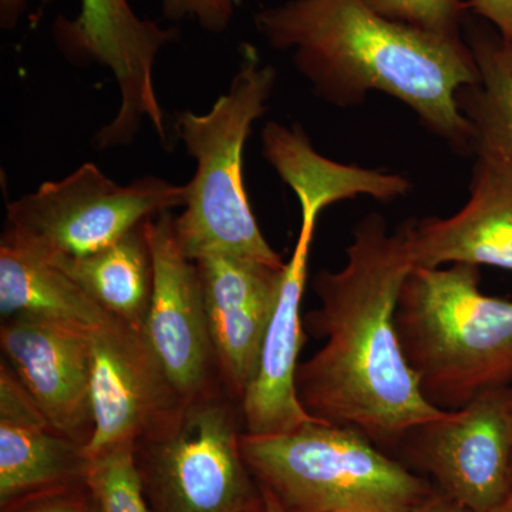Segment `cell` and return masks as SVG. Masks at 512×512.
I'll list each match as a JSON object with an SVG mask.
<instances>
[{
    "label": "cell",
    "instance_id": "cell-1",
    "mask_svg": "<svg viewBox=\"0 0 512 512\" xmlns=\"http://www.w3.org/2000/svg\"><path fill=\"white\" fill-rule=\"evenodd\" d=\"M413 266L403 225L390 232L383 215L370 212L353 229L345 265L316 275L319 308L303 318L306 333L326 339L299 365L303 409L380 448L446 412L427 402L397 333V302Z\"/></svg>",
    "mask_w": 512,
    "mask_h": 512
},
{
    "label": "cell",
    "instance_id": "cell-2",
    "mask_svg": "<svg viewBox=\"0 0 512 512\" xmlns=\"http://www.w3.org/2000/svg\"><path fill=\"white\" fill-rule=\"evenodd\" d=\"M255 25L278 50H293L298 72L338 107L367 94L394 97L460 154L476 151L473 124L457 94L480 83L470 43L396 22L363 0H288L259 10Z\"/></svg>",
    "mask_w": 512,
    "mask_h": 512
},
{
    "label": "cell",
    "instance_id": "cell-3",
    "mask_svg": "<svg viewBox=\"0 0 512 512\" xmlns=\"http://www.w3.org/2000/svg\"><path fill=\"white\" fill-rule=\"evenodd\" d=\"M396 328L427 402L458 410L512 383V301L480 291V266H413Z\"/></svg>",
    "mask_w": 512,
    "mask_h": 512
},
{
    "label": "cell",
    "instance_id": "cell-4",
    "mask_svg": "<svg viewBox=\"0 0 512 512\" xmlns=\"http://www.w3.org/2000/svg\"><path fill=\"white\" fill-rule=\"evenodd\" d=\"M275 82L274 67L244 43L228 92L207 113L177 114L175 130L197 163L194 177L184 185V211L174 217L178 242L192 261L224 255L285 266L259 229L244 181L245 143L252 124L264 116Z\"/></svg>",
    "mask_w": 512,
    "mask_h": 512
},
{
    "label": "cell",
    "instance_id": "cell-5",
    "mask_svg": "<svg viewBox=\"0 0 512 512\" xmlns=\"http://www.w3.org/2000/svg\"><path fill=\"white\" fill-rule=\"evenodd\" d=\"M242 454L259 487L291 512L375 505L407 512L431 491L350 427L313 421L276 436L242 434Z\"/></svg>",
    "mask_w": 512,
    "mask_h": 512
},
{
    "label": "cell",
    "instance_id": "cell-6",
    "mask_svg": "<svg viewBox=\"0 0 512 512\" xmlns=\"http://www.w3.org/2000/svg\"><path fill=\"white\" fill-rule=\"evenodd\" d=\"M241 403L224 384L183 402L134 444L151 512H262L242 454Z\"/></svg>",
    "mask_w": 512,
    "mask_h": 512
},
{
    "label": "cell",
    "instance_id": "cell-7",
    "mask_svg": "<svg viewBox=\"0 0 512 512\" xmlns=\"http://www.w3.org/2000/svg\"><path fill=\"white\" fill-rule=\"evenodd\" d=\"M184 205V185L143 177L126 185L83 164L6 205L2 242L55 265L96 254L150 218Z\"/></svg>",
    "mask_w": 512,
    "mask_h": 512
},
{
    "label": "cell",
    "instance_id": "cell-8",
    "mask_svg": "<svg viewBox=\"0 0 512 512\" xmlns=\"http://www.w3.org/2000/svg\"><path fill=\"white\" fill-rule=\"evenodd\" d=\"M28 0H0V25L13 29ZM56 40L66 55L109 69L120 92V106L94 136L97 150L127 147L144 120L167 146V123L154 84L158 53L174 42L177 30L161 28L137 15L130 0H80L74 19H59Z\"/></svg>",
    "mask_w": 512,
    "mask_h": 512
},
{
    "label": "cell",
    "instance_id": "cell-9",
    "mask_svg": "<svg viewBox=\"0 0 512 512\" xmlns=\"http://www.w3.org/2000/svg\"><path fill=\"white\" fill-rule=\"evenodd\" d=\"M471 512H491L512 488L511 386L484 390L458 410L410 430L400 444Z\"/></svg>",
    "mask_w": 512,
    "mask_h": 512
},
{
    "label": "cell",
    "instance_id": "cell-10",
    "mask_svg": "<svg viewBox=\"0 0 512 512\" xmlns=\"http://www.w3.org/2000/svg\"><path fill=\"white\" fill-rule=\"evenodd\" d=\"M146 231L154 278L141 333L175 392L188 402L221 384L200 275L178 242L170 211L148 220Z\"/></svg>",
    "mask_w": 512,
    "mask_h": 512
},
{
    "label": "cell",
    "instance_id": "cell-11",
    "mask_svg": "<svg viewBox=\"0 0 512 512\" xmlns=\"http://www.w3.org/2000/svg\"><path fill=\"white\" fill-rule=\"evenodd\" d=\"M93 431L83 446L87 460L124 443H136L183 400L143 333L120 320L93 335Z\"/></svg>",
    "mask_w": 512,
    "mask_h": 512
},
{
    "label": "cell",
    "instance_id": "cell-12",
    "mask_svg": "<svg viewBox=\"0 0 512 512\" xmlns=\"http://www.w3.org/2000/svg\"><path fill=\"white\" fill-rule=\"evenodd\" d=\"M301 231L291 259L285 264L281 293L259 355L254 379L241 400L245 434L276 436L319 421L303 409L296 390L299 353L306 342L301 303L308 279L309 251L320 212L326 205L316 197H299ZM323 423V421H322Z\"/></svg>",
    "mask_w": 512,
    "mask_h": 512
},
{
    "label": "cell",
    "instance_id": "cell-13",
    "mask_svg": "<svg viewBox=\"0 0 512 512\" xmlns=\"http://www.w3.org/2000/svg\"><path fill=\"white\" fill-rule=\"evenodd\" d=\"M94 333L35 318L3 319L0 328L3 362L50 426L82 446L93 431Z\"/></svg>",
    "mask_w": 512,
    "mask_h": 512
},
{
    "label": "cell",
    "instance_id": "cell-14",
    "mask_svg": "<svg viewBox=\"0 0 512 512\" xmlns=\"http://www.w3.org/2000/svg\"><path fill=\"white\" fill-rule=\"evenodd\" d=\"M195 264L218 376L241 403L258 367L285 266L274 268L224 255L204 256Z\"/></svg>",
    "mask_w": 512,
    "mask_h": 512
},
{
    "label": "cell",
    "instance_id": "cell-15",
    "mask_svg": "<svg viewBox=\"0 0 512 512\" xmlns=\"http://www.w3.org/2000/svg\"><path fill=\"white\" fill-rule=\"evenodd\" d=\"M470 198L447 218L404 222L414 266L488 265L512 272V157L478 144Z\"/></svg>",
    "mask_w": 512,
    "mask_h": 512
},
{
    "label": "cell",
    "instance_id": "cell-16",
    "mask_svg": "<svg viewBox=\"0 0 512 512\" xmlns=\"http://www.w3.org/2000/svg\"><path fill=\"white\" fill-rule=\"evenodd\" d=\"M0 313L3 319L52 320L99 332L113 316L55 265L0 245Z\"/></svg>",
    "mask_w": 512,
    "mask_h": 512
},
{
    "label": "cell",
    "instance_id": "cell-17",
    "mask_svg": "<svg viewBox=\"0 0 512 512\" xmlns=\"http://www.w3.org/2000/svg\"><path fill=\"white\" fill-rule=\"evenodd\" d=\"M89 460L82 444L49 423L0 420V505L83 484Z\"/></svg>",
    "mask_w": 512,
    "mask_h": 512
},
{
    "label": "cell",
    "instance_id": "cell-18",
    "mask_svg": "<svg viewBox=\"0 0 512 512\" xmlns=\"http://www.w3.org/2000/svg\"><path fill=\"white\" fill-rule=\"evenodd\" d=\"M147 221L96 254L55 264L100 308L140 332L150 306L154 278Z\"/></svg>",
    "mask_w": 512,
    "mask_h": 512
},
{
    "label": "cell",
    "instance_id": "cell-19",
    "mask_svg": "<svg viewBox=\"0 0 512 512\" xmlns=\"http://www.w3.org/2000/svg\"><path fill=\"white\" fill-rule=\"evenodd\" d=\"M470 46L481 80L458 92V107L476 130V147L483 144L512 157V76L495 57L491 37L474 36Z\"/></svg>",
    "mask_w": 512,
    "mask_h": 512
},
{
    "label": "cell",
    "instance_id": "cell-20",
    "mask_svg": "<svg viewBox=\"0 0 512 512\" xmlns=\"http://www.w3.org/2000/svg\"><path fill=\"white\" fill-rule=\"evenodd\" d=\"M134 444H120L89 460L83 484L97 511L151 512Z\"/></svg>",
    "mask_w": 512,
    "mask_h": 512
},
{
    "label": "cell",
    "instance_id": "cell-21",
    "mask_svg": "<svg viewBox=\"0 0 512 512\" xmlns=\"http://www.w3.org/2000/svg\"><path fill=\"white\" fill-rule=\"evenodd\" d=\"M384 18L437 33L461 37V22L470 0H363Z\"/></svg>",
    "mask_w": 512,
    "mask_h": 512
},
{
    "label": "cell",
    "instance_id": "cell-22",
    "mask_svg": "<svg viewBox=\"0 0 512 512\" xmlns=\"http://www.w3.org/2000/svg\"><path fill=\"white\" fill-rule=\"evenodd\" d=\"M241 0H160L164 18L190 19L210 33H224L234 19Z\"/></svg>",
    "mask_w": 512,
    "mask_h": 512
},
{
    "label": "cell",
    "instance_id": "cell-23",
    "mask_svg": "<svg viewBox=\"0 0 512 512\" xmlns=\"http://www.w3.org/2000/svg\"><path fill=\"white\" fill-rule=\"evenodd\" d=\"M90 510H92V497L84 484L43 491L2 507V512H90Z\"/></svg>",
    "mask_w": 512,
    "mask_h": 512
},
{
    "label": "cell",
    "instance_id": "cell-24",
    "mask_svg": "<svg viewBox=\"0 0 512 512\" xmlns=\"http://www.w3.org/2000/svg\"><path fill=\"white\" fill-rule=\"evenodd\" d=\"M468 12L490 22L501 40L512 37V0H470Z\"/></svg>",
    "mask_w": 512,
    "mask_h": 512
},
{
    "label": "cell",
    "instance_id": "cell-25",
    "mask_svg": "<svg viewBox=\"0 0 512 512\" xmlns=\"http://www.w3.org/2000/svg\"><path fill=\"white\" fill-rule=\"evenodd\" d=\"M407 512H471L463 505L451 500L446 494H427Z\"/></svg>",
    "mask_w": 512,
    "mask_h": 512
},
{
    "label": "cell",
    "instance_id": "cell-26",
    "mask_svg": "<svg viewBox=\"0 0 512 512\" xmlns=\"http://www.w3.org/2000/svg\"><path fill=\"white\" fill-rule=\"evenodd\" d=\"M494 55L501 66L512 76V37L507 40L493 39Z\"/></svg>",
    "mask_w": 512,
    "mask_h": 512
},
{
    "label": "cell",
    "instance_id": "cell-27",
    "mask_svg": "<svg viewBox=\"0 0 512 512\" xmlns=\"http://www.w3.org/2000/svg\"><path fill=\"white\" fill-rule=\"evenodd\" d=\"M262 498H264V512H291L288 508L279 503L278 498L274 497L269 491L261 488Z\"/></svg>",
    "mask_w": 512,
    "mask_h": 512
},
{
    "label": "cell",
    "instance_id": "cell-28",
    "mask_svg": "<svg viewBox=\"0 0 512 512\" xmlns=\"http://www.w3.org/2000/svg\"><path fill=\"white\" fill-rule=\"evenodd\" d=\"M336 512H387L383 508L375 507V505H353V507L345 508Z\"/></svg>",
    "mask_w": 512,
    "mask_h": 512
},
{
    "label": "cell",
    "instance_id": "cell-29",
    "mask_svg": "<svg viewBox=\"0 0 512 512\" xmlns=\"http://www.w3.org/2000/svg\"><path fill=\"white\" fill-rule=\"evenodd\" d=\"M491 512H512V488L507 497L504 498L503 503L494 508Z\"/></svg>",
    "mask_w": 512,
    "mask_h": 512
},
{
    "label": "cell",
    "instance_id": "cell-30",
    "mask_svg": "<svg viewBox=\"0 0 512 512\" xmlns=\"http://www.w3.org/2000/svg\"><path fill=\"white\" fill-rule=\"evenodd\" d=\"M90 512H99V511H97V508L94 507L93 501H92V510H90Z\"/></svg>",
    "mask_w": 512,
    "mask_h": 512
},
{
    "label": "cell",
    "instance_id": "cell-31",
    "mask_svg": "<svg viewBox=\"0 0 512 512\" xmlns=\"http://www.w3.org/2000/svg\"><path fill=\"white\" fill-rule=\"evenodd\" d=\"M511 390H512V386H511Z\"/></svg>",
    "mask_w": 512,
    "mask_h": 512
},
{
    "label": "cell",
    "instance_id": "cell-32",
    "mask_svg": "<svg viewBox=\"0 0 512 512\" xmlns=\"http://www.w3.org/2000/svg\"><path fill=\"white\" fill-rule=\"evenodd\" d=\"M262 512H264V511H262Z\"/></svg>",
    "mask_w": 512,
    "mask_h": 512
}]
</instances>
